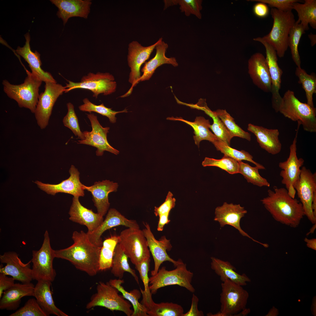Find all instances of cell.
<instances>
[{"label":"cell","mask_w":316,"mask_h":316,"mask_svg":"<svg viewBox=\"0 0 316 316\" xmlns=\"http://www.w3.org/2000/svg\"><path fill=\"white\" fill-rule=\"evenodd\" d=\"M72 238L73 244L66 248L55 250V257L69 261L76 269L90 276L96 275L100 271L101 247L92 243L87 233L83 231L73 232Z\"/></svg>","instance_id":"cell-1"},{"label":"cell","mask_w":316,"mask_h":316,"mask_svg":"<svg viewBox=\"0 0 316 316\" xmlns=\"http://www.w3.org/2000/svg\"><path fill=\"white\" fill-rule=\"evenodd\" d=\"M269 189L267 196L261 200L274 219L282 224L295 228L305 216L302 205L288 194L287 190L274 186Z\"/></svg>","instance_id":"cell-2"},{"label":"cell","mask_w":316,"mask_h":316,"mask_svg":"<svg viewBox=\"0 0 316 316\" xmlns=\"http://www.w3.org/2000/svg\"><path fill=\"white\" fill-rule=\"evenodd\" d=\"M275 111L293 121H297L305 131L316 132L315 108L300 101L293 91L288 90L285 92Z\"/></svg>","instance_id":"cell-3"},{"label":"cell","mask_w":316,"mask_h":316,"mask_svg":"<svg viewBox=\"0 0 316 316\" xmlns=\"http://www.w3.org/2000/svg\"><path fill=\"white\" fill-rule=\"evenodd\" d=\"M270 14L273 20L271 31L262 39L272 46L277 56L283 57L287 51L290 31L296 21L292 11L284 12L272 8Z\"/></svg>","instance_id":"cell-4"},{"label":"cell","mask_w":316,"mask_h":316,"mask_svg":"<svg viewBox=\"0 0 316 316\" xmlns=\"http://www.w3.org/2000/svg\"><path fill=\"white\" fill-rule=\"evenodd\" d=\"M27 76L23 83L11 84L6 80L2 82L4 91L10 98L15 100L19 107L29 109L34 113L38 101L39 88L42 81L26 69Z\"/></svg>","instance_id":"cell-5"},{"label":"cell","mask_w":316,"mask_h":316,"mask_svg":"<svg viewBox=\"0 0 316 316\" xmlns=\"http://www.w3.org/2000/svg\"><path fill=\"white\" fill-rule=\"evenodd\" d=\"M175 267L174 269L168 270L162 267L156 274L149 278V288L152 294L156 293L161 288L172 285L184 287L191 293L195 292L191 284L193 273L187 269L181 259Z\"/></svg>","instance_id":"cell-6"},{"label":"cell","mask_w":316,"mask_h":316,"mask_svg":"<svg viewBox=\"0 0 316 316\" xmlns=\"http://www.w3.org/2000/svg\"><path fill=\"white\" fill-rule=\"evenodd\" d=\"M97 292L91 297L86 308L90 309L96 306L105 308L111 311L123 312L127 316H131L133 310L129 302L118 294L119 291L107 282L100 281L96 288Z\"/></svg>","instance_id":"cell-7"},{"label":"cell","mask_w":316,"mask_h":316,"mask_svg":"<svg viewBox=\"0 0 316 316\" xmlns=\"http://www.w3.org/2000/svg\"><path fill=\"white\" fill-rule=\"evenodd\" d=\"M120 248L135 265L150 258L146 239L140 229L129 228L123 230L118 236Z\"/></svg>","instance_id":"cell-8"},{"label":"cell","mask_w":316,"mask_h":316,"mask_svg":"<svg viewBox=\"0 0 316 316\" xmlns=\"http://www.w3.org/2000/svg\"><path fill=\"white\" fill-rule=\"evenodd\" d=\"M55 250L51 247L49 233L46 231L42 247L38 250L32 251L31 261L33 265L32 272L33 280L53 282L56 273L53 266L55 257Z\"/></svg>","instance_id":"cell-9"},{"label":"cell","mask_w":316,"mask_h":316,"mask_svg":"<svg viewBox=\"0 0 316 316\" xmlns=\"http://www.w3.org/2000/svg\"><path fill=\"white\" fill-rule=\"evenodd\" d=\"M222 282L220 311L225 316H237L246 308L249 294L242 286L228 279H225Z\"/></svg>","instance_id":"cell-10"},{"label":"cell","mask_w":316,"mask_h":316,"mask_svg":"<svg viewBox=\"0 0 316 316\" xmlns=\"http://www.w3.org/2000/svg\"><path fill=\"white\" fill-rule=\"evenodd\" d=\"M114 80V76L108 73L90 72L83 76L79 82L67 80L68 83H66V88L65 92L76 89H85L91 91L93 93V96L97 98L100 94L107 95L115 91L117 84Z\"/></svg>","instance_id":"cell-11"},{"label":"cell","mask_w":316,"mask_h":316,"mask_svg":"<svg viewBox=\"0 0 316 316\" xmlns=\"http://www.w3.org/2000/svg\"><path fill=\"white\" fill-rule=\"evenodd\" d=\"M45 83L44 90L39 94L34 113L37 124L41 129H45L48 125L55 103L66 88V86L57 83Z\"/></svg>","instance_id":"cell-12"},{"label":"cell","mask_w":316,"mask_h":316,"mask_svg":"<svg viewBox=\"0 0 316 316\" xmlns=\"http://www.w3.org/2000/svg\"><path fill=\"white\" fill-rule=\"evenodd\" d=\"M305 215L313 224H316L312 209L314 193L316 192V173H312L305 166L301 168L300 178L294 186Z\"/></svg>","instance_id":"cell-13"},{"label":"cell","mask_w":316,"mask_h":316,"mask_svg":"<svg viewBox=\"0 0 316 316\" xmlns=\"http://www.w3.org/2000/svg\"><path fill=\"white\" fill-rule=\"evenodd\" d=\"M158 41L154 44L147 47H143L136 41H133L128 46V61L130 68L128 81L132 85L128 91L121 96L124 97L130 94L133 87L138 83L141 75V66L148 60L155 47Z\"/></svg>","instance_id":"cell-14"},{"label":"cell","mask_w":316,"mask_h":316,"mask_svg":"<svg viewBox=\"0 0 316 316\" xmlns=\"http://www.w3.org/2000/svg\"><path fill=\"white\" fill-rule=\"evenodd\" d=\"M87 115L91 122L92 130L90 132L84 131L83 133L85 139L78 140L77 143L96 147V154L98 156L102 155L105 151L116 155L118 154L119 151L111 146L107 139V134L109 132V127H103L99 123L97 116L94 114H87Z\"/></svg>","instance_id":"cell-15"},{"label":"cell","mask_w":316,"mask_h":316,"mask_svg":"<svg viewBox=\"0 0 316 316\" xmlns=\"http://www.w3.org/2000/svg\"><path fill=\"white\" fill-rule=\"evenodd\" d=\"M144 224L145 228L142 230L154 262V267L151 272V275H154L157 273L161 265L164 262H171L175 267L181 259L175 261L168 254L167 251H170L172 247L170 240L167 239L165 236L162 237L159 240H156L151 231L149 224L147 223Z\"/></svg>","instance_id":"cell-16"},{"label":"cell","mask_w":316,"mask_h":316,"mask_svg":"<svg viewBox=\"0 0 316 316\" xmlns=\"http://www.w3.org/2000/svg\"><path fill=\"white\" fill-rule=\"evenodd\" d=\"M247 212L244 207L240 204L224 202L222 205L216 208L214 220L219 222L221 227L226 225L232 226L237 229L242 236L248 237L265 248L268 247V244L263 243L254 239L241 229L240 225L241 219Z\"/></svg>","instance_id":"cell-17"},{"label":"cell","mask_w":316,"mask_h":316,"mask_svg":"<svg viewBox=\"0 0 316 316\" xmlns=\"http://www.w3.org/2000/svg\"><path fill=\"white\" fill-rule=\"evenodd\" d=\"M0 261L1 263L6 264L4 267L1 264L0 273L11 276L15 280L23 283H30L33 280L30 265L31 260L27 263H24L16 252L8 251L0 255Z\"/></svg>","instance_id":"cell-18"},{"label":"cell","mask_w":316,"mask_h":316,"mask_svg":"<svg viewBox=\"0 0 316 316\" xmlns=\"http://www.w3.org/2000/svg\"><path fill=\"white\" fill-rule=\"evenodd\" d=\"M297 128L295 137L290 147L288 157L286 161L280 162L279 164V167L281 169L280 173V175L282 178L281 183L285 185L287 190L294 187L299 179L301 167L304 162L303 159H298L297 155V139L299 127Z\"/></svg>","instance_id":"cell-19"},{"label":"cell","mask_w":316,"mask_h":316,"mask_svg":"<svg viewBox=\"0 0 316 316\" xmlns=\"http://www.w3.org/2000/svg\"><path fill=\"white\" fill-rule=\"evenodd\" d=\"M69 173L70 176L68 179L57 184L44 183L38 181L35 183L41 190L49 194L54 195L59 193H63L72 195L73 197L84 196V185L80 181L79 171L72 165Z\"/></svg>","instance_id":"cell-20"},{"label":"cell","mask_w":316,"mask_h":316,"mask_svg":"<svg viewBox=\"0 0 316 316\" xmlns=\"http://www.w3.org/2000/svg\"><path fill=\"white\" fill-rule=\"evenodd\" d=\"M123 226L129 228L140 229L135 220L128 219L114 208H111L108 211L105 218L101 224L93 231L87 233L90 241L94 245L101 247L102 245L101 236L107 230L114 227Z\"/></svg>","instance_id":"cell-21"},{"label":"cell","mask_w":316,"mask_h":316,"mask_svg":"<svg viewBox=\"0 0 316 316\" xmlns=\"http://www.w3.org/2000/svg\"><path fill=\"white\" fill-rule=\"evenodd\" d=\"M253 40L261 42L265 48V58L268 66L271 80V92L272 93V105L275 111L282 98L279 94V90L281 87V77L283 71L279 66L276 53L273 47L262 40L261 37L255 38Z\"/></svg>","instance_id":"cell-22"},{"label":"cell","mask_w":316,"mask_h":316,"mask_svg":"<svg viewBox=\"0 0 316 316\" xmlns=\"http://www.w3.org/2000/svg\"><path fill=\"white\" fill-rule=\"evenodd\" d=\"M248 73L253 83L263 91L271 92L272 83L266 58L261 53H256L248 60Z\"/></svg>","instance_id":"cell-23"},{"label":"cell","mask_w":316,"mask_h":316,"mask_svg":"<svg viewBox=\"0 0 316 316\" xmlns=\"http://www.w3.org/2000/svg\"><path fill=\"white\" fill-rule=\"evenodd\" d=\"M58 8L57 15L65 25L68 19L73 17L87 18L92 4L90 0H51Z\"/></svg>","instance_id":"cell-24"},{"label":"cell","mask_w":316,"mask_h":316,"mask_svg":"<svg viewBox=\"0 0 316 316\" xmlns=\"http://www.w3.org/2000/svg\"><path fill=\"white\" fill-rule=\"evenodd\" d=\"M78 197H73L69 214V219L75 223L86 226L88 232L93 231L104 221L103 217L91 209L83 206Z\"/></svg>","instance_id":"cell-25"},{"label":"cell","mask_w":316,"mask_h":316,"mask_svg":"<svg viewBox=\"0 0 316 316\" xmlns=\"http://www.w3.org/2000/svg\"><path fill=\"white\" fill-rule=\"evenodd\" d=\"M118 186L117 183L106 180L96 182L90 186L84 185L83 187L85 190H87L91 193L97 213L103 217L107 213L110 206L109 194L116 192Z\"/></svg>","instance_id":"cell-26"},{"label":"cell","mask_w":316,"mask_h":316,"mask_svg":"<svg viewBox=\"0 0 316 316\" xmlns=\"http://www.w3.org/2000/svg\"><path fill=\"white\" fill-rule=\"evenodd\" d=\"M26 40L25 44L23 47L18 46L16 52L21 56L28 64L31 73L45 83L50 82L57 83L51 74L44 71L41 68L42 62L40 54L37 51L35 52L31 49L30 42V36L29 32L25 35Z\"/></svg>","instance_id":"cell-27"},{"label":"cell","mask_w":316,"mask_h":316,"mask_svg":"<svg viewBox=\"0 0 316 316\" xmlns=\"http://www.w3.org/2000/svg\"><path fill=\"white\" fill-rule=\"evenodd\" d=\"M248 130L255 135L260 147L268 153L276 155L281 152L282 145L278 129H268L249 123Z\"/></svg>","instance_id":"cell-28"},{"label":"cell","mask_w":316,"mask_h":316,"mask_svg":"<svg viewBox=\"0 0 316 316\" xmlns=\"http://www.w3.org/2000/svg\"><path fill=\"white\" fill-rule=\"evenodd\" d=\"M35 286L30 283H16L5 291L0 300V309L8 310H16L23 297L33 296Z\"/></svg>","instance_id":"cell-29"},{"label":"cell","mask_w":316,"mask_h":316,"mask_svg":"<svg viewBox=\"0 0 316 316\" xmlns=\"http://www.w3.org/2000/svg\"><path fill=\"white\" fill-rule=\"evenodd\" d=\"M51 283L47 281H37L35 286L33 296L48 316L51 314L57 316H68L55 305L50 289Z\"/></svg>","instance_id":"cell-30"},{"label":"cell","mask_w":316,"mask_h":316,"mask_svg":"<svg viewBox=\"0 0 316 316\" xmlns=\"http://www.w3.org/2000/svg\"><path fill=\"white\" fill-rule=\"evenodd\" d=\"M168 47V44L162 41V38H160L155 47L156 49L155 55L145 63L141 69L143 74L140 79L139 82L149 80L155 70L163 64H170L174 67L178 66V63L175 58H168L166 56L165 53Z\"/></svg>","instance_id":"cell-31"},{"label":"cell","mask_w":316,"mask_h":316,"mask_svg":"<svg viewBox=\"0 0 316 316\" xmlns=\"http://www.w3.org/2000/svg\"><path fill=\"white\" fill-rule=\"evenodd\" d=\"M211 268L220 276L222 281L227 279L242 286L246 285L250 279L245 274H240L236 272V268L228 261L222 260L214 257L211 258Z\"/></svg>","instance_id":"cell-32"},{"label":"cell","mask_w":316,"mask_h":316,"mask_svg":"<svg viewBox=\"0 0 316 316\" xmlns=\"http://www.w3.org/2000/svg\"><path fill=\"white\" fill-rule=\"evenodd\" d=\"M186 106L202 110L212 118L213 123L210 125L209 128L217 138L230 146L231 140L233 137L215 111H212L208 107L205 100L200 99L197 104H187Z\"/></svg>","instance_id":"cell-33"},{"label":"cell","mask_w":316,"mask_h":316,"mask_svg":"<svg viewBox=\"0 0 316 316\" xmlns=\"http://www.w3.org/2000/svg\"><path fill=\"white\" fill-rule=\"evenodd\" d=\"M167 120L179 121L184 122L191 126L194 130L195 135L193 139L196 145L199 146L200 142L207 140L213 143L217 138L209 130L211 125L209 120L202 116H197L195 121L191 122L185 120L181 117H168Z\"/></svg>","instance_id":"cell-34"},{"label":"cell","mask_w":316,"mask_h":316,"mask_svg":"<svg viewBox=\"0 0 316 316\" xmlns=\"http://www.w3.org/2000/svg\"><path fill=\"white\" fill-rule=\"evenodd\" d=\"M293 8L298 14V19L296 22L300 23L305 30L309 29V24L316 29V0H305L303 3L295 2Z\"/></svg>","instance_id":"cell-35"},{"label":"cell","mask_w":316,"mask_h":316,"mask_svg":"<svg viewBox=\"0 0 316 316\" xmlns=\"http://www.w3.org/2000/svg\"><path fill=\"white\" fill-rule=\"evenodd\" d=\"M109 284L116 288L121 293L123 296L132 304L133 307V312L131 316H148L145 307L139 301L141 293L137 289H133L128 292L126 291L122 284L124 282L123 279H111L109 280Z\"/></svg>","instance_id":"cell-36"},{"label":"cell","mask_w":316,"mask_h":316,"mask_svg":"<svg viewBox=\"0 0 316 316\" xmlns=\"http://www.w3.org/2000/svg\"><path fill=\"white\" fill-rule=\"evenodd\" d=\"M128 258L118 243L114 251L111 267V273L115 277L122 279L124 273L128 272L132 275L139 284L138 278L135 270L130 267L128 261Z\"/></svg>","instance_id":"cell-37"},{"label":"cell","mask_w":316,"mask_h":316,"mask_svg":"<svg viewBox=\"0 0 316 316\" xmlns=\"http://www.w3.org/2000/svg\"><path fill=\"white\" fill-rule=\"evenodd\" d=\"M148 316H183V308L172 302L156 303L154 301L145 307Z\"/></svg>","instance_id":"cell-38"},{"label":"cell","mask_w":316,"mask_h":316,"mask_svg":"<svg viewBox=\"0 0 316 316\" xmlns=\"http://www.w3.org/2000/svg\"><path fill=\"white\" fill-rule=\"evenodd\" d=\"M295 74L298 78V83L301 85L305 91L307 104L312 107H314L313 96L316 93V75L313 72L310 74L301 67H297Z\"/></svg>","instance_id":"cell-39"},{"label":"cell","mask_w":316,"mask_h":316,"mask_svg":"<svg viewBox=\"0 0 316 316\" xmlns=\"http://www.w3.org/2000/svg\"><path fill=\"white\" fill-rule=\"evenodd\" d=\"M118 236H112L103 242L100 251L99 265L100 271L111 268L115 247L118 243Z\"/></svg>","instance_id":"cell-40"},{"label":"cell","mask_w":316,"mask_h":316,"mask_svg":"<svg viewBox=\"0 0 316 316\" xmlns=\"http://www.w3.org/2000/svg\"><path fill=\"white\" fill-rule=\"evenodd\" d=\"M217 150L224 154L238 161L245 160L250 162L259 167L260 169H265L262 165L253 160V157L248 152L244 150L241 151L233 149L218 138L213 143Z\"/></svg>","instance_id":"cell-41"},{"label":"cell","mask_w":316,"mask_h":316,"mask_svg":"<svg viewBox=\"0 0 316 316\" xmlns=\"http://www.w3.org/2000/svg\"><path fill=\"white\" fill-rule=\"evenodd\" d=\"M150 261V258H149L135 265V268L138 272L140 277L144 286V290L140 288L142 296L141 303L144 305L149 304L153 301L152 294L149 288V278L148 274Z\"/></svg>","instance_id":"cell-42"},{"label":"cell","mask_w":316,"mask_h":316,"mask_svg":"<svg viewBox=\"0 0 316 316\" xmlns=\"http://www.w3.org/2000/svg\"><path fill=\"white\" fill-rule=\"evenodd\" d=\"M305 31L300 23L296 21L289 33L288 46L291 50L292 58L297 67H301V60L298 48L301 37L305 33Z\"/></svg>","instance_id":"cell-43"},{"label":"cell","mask_w":316,"mask_h":316,"mask_svg":"<svg viewBox=\"0 0 316 316\" xmlns=\"http://www.w3.org/2000/svg\"><path fill=\"white\" fill-rule=\"evenodd\" d=\"M238 162L239 173L242 175L248 183L260 187H270V184L267 180L260 174L259 170L260 169L259 167L252 166L242 161Z\"/></svg>","instance_id":"cell-44"},{"label":"cell","mask_w":316,"mask_h":316,"mask_svg":"<svg viewBox=\"0 0 316 316\" xmlns=\"http://www.w3.org/2000/svg\"><path fill=\"white\" fill-rule=\"evenodd\" d=\"M214 111L233 138L238 137L249 141L251 140L250 134L238 126L236 123L234 119L225 109H218Z\"/></svg>","instance_id":"cell-45"},{"label":"cell","mask_w":316,"mask_h":316,"mask_svg":"<svg viewBox=\"0 0 316 316\" xmlns=\"http://www.w3.org/2000/svg\"><path fill=\"white\" fill-rule=\"evenodd\" d=\"M202 165L204 167H217L231 174L239 173L238 161L224 155L221 159H219L206 157L202 162Z\"/></svg>","instance_id":"cell-46"},{"label":"cell","mask_w":316,"mask_h":316,"mask_svg":"<svg viewBox=\"0 0 316 316\" xmlns=\"http://www.w3.org/2000/svg\"><path fill=\"white\" fill-rule=\"evenodd\" d=\"M83 104L79 107V110L83 111L88 112L90 113L92 112L97 113L101 115L108 117L110 122L115 123L116 122V115L119 113L127 112V109H125L121 111H115L112 110L111 108L105 107L103 103L96 105L90 102L89 99L85 98L83 100Z\"/></svg>","instance_id":"cell-47"},{"label":"cell","mask_w":316,"mask_h":316,"mask_svg":"<svg viewBox=\"0 0 316 316\" xmlns=\"http://www.w3.org/2000/svg\"><path fill=\"white\" fill-rule=\"evenodd\" d=\"M68 112L63 120L64 126L70 129L76 136L81 140L85 139L84 135L80 129L78 119L75 113L73 105L71 102L67 104Z\"/></svg>","instance_id":"cell-48"},{"label":"cell","mask_w":316,"mask_h":316,"mask_svg":"<svg viewBox=\"0 0 316 316\" xmlns=\"http://www.w3.org/2000/svg\"><path fill=\"white\" fill-rule=\"evenodd\" d=\"M9 316H48L34 298L29 299L24 306Z\"/></svg>","instance_id":"cell-49"},{"label":"cell","mask_w":316,"mask_h":316,"mask_svg":"<svg viewBox=\"0 0 316 316\" xmlns=\"http://www.w3.org/2000/svg\"><path fill=\"white\" fill-rule=\"evenodd\" d=\"M202 1L201 0H176V5H179L181 12L186 16L193 14L199 19L202 18Z\"/></svg>","instance_id":"cell-50"},{"label":"cell","mask_w":316,"mask_h":316,"mask_svg":"<svg viewBox=\"0 0 316 316\" xmlns=\"http://www.w3.org/2000/svg\"><path fill=\"white\" fill-rule=\"evenodd\" d=\"M249 1L263 3L268 4L271 8H275L284 12L292 11L293 9V3L297 2H302L298 0H253Z\"/></svg>","instance_id":"cell-51"},{"label":"cell","mask_w":316,"mask_h":316,"mask_svg":"<svg viewBox=\"0 0 316 316\" xmlns=\"http://www.w3.org/2000/svg\"><path fill=\"white\" fill-rule=\"evenodd\" d=\"M172 193L169 191L164 202L159 207H155L154 214L156 216L164 214H169L171 210L175 205L176 199Z\"/></svg>","instance_id":"cell-52"},{"label":"cell","mask_w":316,"mask_h":316,"mask_svg":"<svg viewBox=\"0 0 316 316\" xmlns=\"http://www.w3.org/2000/svg\"><path fill=\"white\" fill-rule=\"evenodd\" d=\"M15 280L12 277H9L5 274L0 273V298L4 292L12 287Z\"/></svg>","instance_id":"cell-53"},{"label":"cell","mask_w":316,"mask_h":316,"mask_svg":"<svg viewBox=\"0 0 316 316\" xmlns=\"http://www.w3.org/2000/svg\"><path fill=\"white\" fill-rule=\"evenodd\" d=\"M198 297L193 294L192 298V302L190 308L186 313H184L183 316H203L204 314L201 310L198 309V304L199 302Z\"/></svg>","instance_id":"cell-54"},{"label":"cell","mask_w":316,"mask_h":316,"mask_svg":"<svg viewBox=\"0 0 316 316\" xmlns=\"http://www.w3.org/2000/svg\"><path fill=\"white\" fill-rule=\"evenodd\" d=\"M253 9L255 15L260 18L266 17L269 13V9L267 5L261 2L255 4L253 6Z\"/></svg>","instance_id":"cell-55"},{"label":"cell","mask_w":316,"mask_h":316,"mask_svg":"<svg viewBox=\"0 0 316 316\" xmlns=\"http://www.w3.org/2000/svg\"><path fill=\"white\" fill-rule=\"evenodd\" d=\"M169 214H164L159 216V221L157 227V230L159 231H163L164 226L169 223L170 220L169 219Z\"/></svg>","instance_id":"cell-56"},{"label":"cell","mask_w":316,"mask_h":316,"mask_svg":"<svg viewBox=\"0 0 316 316\" xmlns=\"http://www.w3.org/2000/svg\"><path fill=\"white\" fill-rule=\"evenodd\" d=\"M304 241L306 243L307 246L309 248L315 250H316V239L315 238L309 239L305 238Z\"/></svg>","instance_id":"cell-57"},{"label":"cell","mask_w":316,"mask_h":316,"mask_svg":"<svg viewBox=\"0 0 316 316\" xmlns=\"http://www.w3.org/2000/svg\"><path fill=\"white\" fill-rule=\"evenodd\" d=\"M313 213L315 218L316 219V192L314 195L312 204Z\"/></svg>","instance_id":"cell-58"},{"label":"cell","mask_w":316,"mask_h":316,"mask_svg":"<svg viewBox=\"0 0 316 316\" xmlns=\"http://www.w3.org/2000/svg\"><path fill=\"white\" fill-rule=\"evenodd\" d=\"M308 37L311 41V44L312 46L315 45L316 43V35L311 33L308 35Z\"/></svg>","instance_id":"cell-59"},{"label":"cell","mask_w":316,"mask_h":316,"mask_svg":"<svg viewBox=\"0 0 316 316\" xmlns=\"http://www.w3.org/2000/svg\"><path fill=\"white\" fill-rule=\"evenodd\" d=\"M316 224H314V226L311 229V230H311L309 232V233H308V234H309L310 233H312L314 232V231L315 230V228H316Z\"/></svg>","instance_id":"cell-60"}]
</instances>
